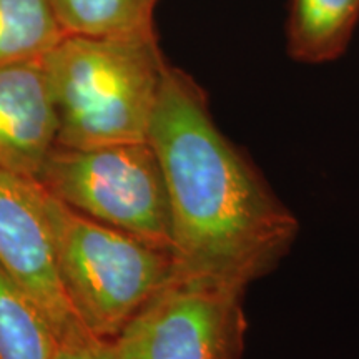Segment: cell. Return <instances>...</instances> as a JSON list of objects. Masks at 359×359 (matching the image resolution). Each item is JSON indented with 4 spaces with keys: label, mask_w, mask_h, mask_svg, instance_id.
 <instances>
[{
    "label": "cell",
    "mask_w": 359,
    "mask_h": 359,
    "mask_svg": "<svg viewBox=\"0 0 359 359\" xmlns=\"http://www.w3.org/2000/svg\"><path fill=\"white\" fill-rule=\"evenodd\" d=\"M172 215L173 276L245 294L290 255L298 219L218 128L203 88L167 65L148 128Z\"/></svg>",
    "instance_id": "cell-1"
},
{
    "label": "cell",
    "mask_w": 359,
    "mask_h": 359,
    "mask_svg": "<svg viewBox=\"0 0 359 359\" xmlns=\"http://www.w3.org/2000/svg\"><path fill=\"white\" fill-rule=\"evenodd\" d=\"M42 62L57 110L58 147L147 142L168 65L155 30L65 35Z\"/></svg>",
    "instance_id": "cell-2"
},
{
    "label": "cell",
    "mask_w": 359,
    "mask_h": 359,
    "mask_svg": "<svg viewBox=\"0 0 359 359\" xmlns=\"http://www.w3.org/2000/svg\"><path fill=\"white\" fill-rule=\"evenodd\" d=\"M43 201L72 309L93 333L115 339L172 280V253L83 217L45 190Z\"/></svg>",
    "instance_id": "cell-3"
},
{
    "label": "cell",
    "mask_w": 359,
    "mask_h": 359,
    "mask_svg": "<svg viewBox=\"0 0 359 359\" xmlns=\"http://www.w3.org/2000/svg\"><path fill=\"white\" fill-rule=\"evenodd\" d=\"M83 217L172 253V215L163 170L147 142L55 147L35 180Z\"/></svg>",
    "instance_id": "cell-4"
},
{
    "label": "cell",
    "mask_w": 359,
    "mask_h": 359,
    "mask_svg": "<svg viewBox=\"0 0 359 359\" xmlns=\"http://www.w3.org/2000/svg\"><path fill=\"white\" fill-rule=\"evenodd\" d=\"M243 296L172 276L115 338L122 359H243Z\"/></svg>",
    "instance_id": "cell-5"
},
{
    "label": "cell",
    "mask_w": 359,
    "mask_h": 359,
    "mask_svg": "<svg viewBox=\"0 0 359 359\" xmlns=\"http://www.w3.org/2000/svg\"><path fill=\"white\" fill-rule=\"evenodd\" d=\"M0 266L29 293L53 327L77 316L62 288L55 245L35 180L0 168Z\"/></svg>",
    "instance_id": "cell-6"
},
{
    "label": "cell",
    "mask_w": 359,
    "mask_h": 359,
    "mask_svg": "<svg viewBox=\"0 0 359 359\" xmlns=\"http://www.w3.org/2000/svg\"><path fill=\"white\" fill-rule=\"evenodd\" d=\"M57 135L42 57L0 67V168L37 180L57 147Z\"/></svg>",
    "instance_id": "cell-7"
},
{
    "label": "cell",
    "mask_w": 359,
    "mask_h": 359,
    "mask_svg": "<svg viewBox=\"0 0 359 359\" xmlns=\"http://www.w3.org/2000/svg\"><path fill=\"white\" fill-rule=\"evenodd\" d=\"M359 22V0H291L286 45L293 60L321 65L346 52Z\"/></svg>",
    "instance_id": "cell-8"
},
{
    "label": "cell",
    "mask_w": 359,
    "mask_h": 359,
    "mask_svg": "<svg viewBox=\"0 0 359 359\" xmlns=\"http://www.w3.org/2000/svg\"><path fill=\"white\" fill-rule=\"evenodd\" d=\"M52 346L42 308L0 266V359H50Z\"/></svg>",
    "instance_id": "cell-9"
},
{
    "label": "cell",
    "mask_w": 359,
    "mask_h": 359,
    "mask_svg": "<svg viewBox=\"0 0 359 359\" xmlns=\"http://www.w3.org/2000/svg\"><path fill=\"white\" fill-rule=\"evenodd\" d=\"M65 35L52 0H0V67L43 57Z\"/></svg>",
    "instance_id": "cell-10"
},
{
    "label": "cell",
    "mask_w": 359,
    "mask_h": 359,
    "mask_svg": "<svg viewBox=\"0 0 359 359\" xmlns=\"http://www.w3.org/2000/svg\"><path fill=\"white\" fill-rule=\"evenodd\" d=\"M67 35L114 37L154 32L158 0H52Z\"/></svg>",
    "instance_id": "cell-11"
},
{
    "label": "cell",
    "mask_w": 359,
    "mask_h": 359,
    "mask_svg": "<svg viewBox=\"0 0 359 359\" xmlns=\"http://www.w3.org/2000/svg\"><path fill=\"white\" fill-rule=\"evenodd\" d=\"M50 359H122L115 339L93 333L74 316L53 333Z\"/></svg>",
    "instance_id": "cell-12"
}]
</instances>
